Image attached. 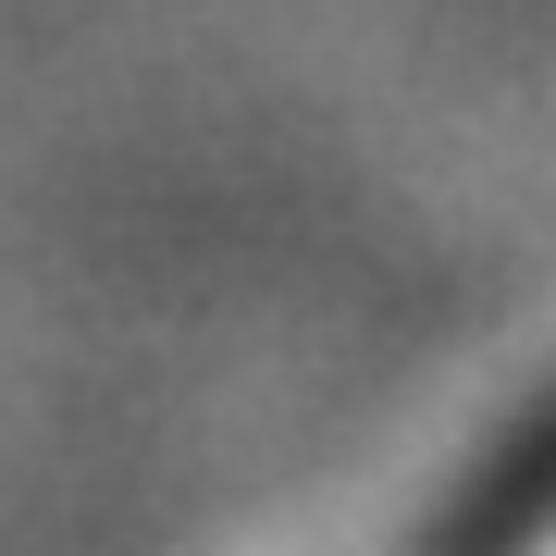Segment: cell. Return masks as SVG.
Here are the masks:
<instances>
[{
  "label": "cell",
  "mask_w": 556,
  "mask_h": 556,
  "mask_svg": "<svg viewBox=\"0 0 556 556\" xmlns=\"http://www.w3.org/2000/svg\"><path fill=\"white\" fill-rule=\"evenodd\" d=\"M544 544H556V408H532L457 482L445 519L420 532V556H544Z\"/></svg>",
  "instance_id": "6da1fadb"
}]
</instances>
